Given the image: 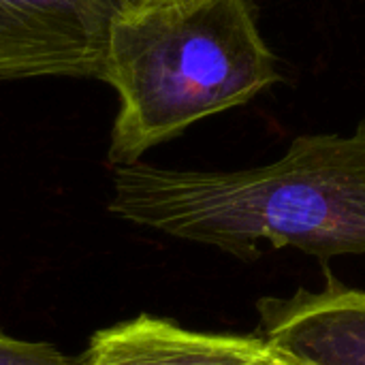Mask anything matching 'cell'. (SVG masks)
Returning a JSON list of instances; mask_svg holds the SVG:
<instances>
[{
    "mask_svg": "<svg viewBox=\"0 0 365 365\" xmlns=\"http://www.w3.org/2000/svg\"><path fill=\"white\" fill-rule=\"evenodd\" d=\"M282 79L248 0H169L115 15L101 81L120 101L109 163L130 165Z\"/></svg>",
    "mask_w": 365,
    "mask_h": 365,
    "instance_id": "2",
    "label": "cell"
},
{
    "mask_svg": "<svg viewBox=\"0 0 365 365\" xmlns=\"http://www.w3.org/2000/svg\"><path fill=\"white\" fill-rule=\"evenodd\" d=\"M267 340L246 334H207L169 319L139 314L96 331L77 365H255Z\"/></svg>",
    "mask_w": 365,
    "mask_h": 365,
    "instance_id": "5",
    "label": "cell"
},
{
    "mask_svg": "<svg viewBox=\"0 0 365 365\" xmlns=\"http://www.w3.org/2000/svg\"><path fill=\"white\" fill-rule=\"evenodd\" d=\"M261 336L302 365H365V291L329 278L321 291L257 302Z\"/></svg>",
    "mask_w": 365,
    "mask_h": 365,
    "instance_id": "4",
    "label": "cell"
},
{
    "mask_svg": "<svg viewBox=\"0 0 365 365\" xmlns=\"http://www.w3.org/2000/svg\"><path fill=\"white\" fill-rule=\"evenodd\" d=\"M158 2H169V0H126V9H139V6H150V4H158Z\"/></svg>",
    "mask_w": 365,
    "mask_h": 365,
    "instance_id": "8",
    "label": "cell"
},
{
    "mask_svg": "<svg viewBox=\"0 0 365 365\" xmlns=\"http://www.w3.org/2000/svg\"><path fill=\"white\" fill-rule=\"evenodd\" d=\"M0 365H77V359L47 342H30L0 331Z\"/></svg>",
    "mask_w": 365,
    "mask_h": 365,
    "instance_id": "6",
    "label": "cell"
},
{
    "mask_svg": "<svg viewBox=\"0 0 365 365\" xmlns=\"http://www.w3.org/2000/svg\"><path fill=\"white\" fill-rule=\"evenodd\" d=\"M255 365H302V364H297V361L289 359L284 353H280V351H276V349H272V346L267 344V351L263 353V357H261V359H259Z\"/></svg>",
    "mask_w": 365,
    "mask_h": 365,
    "instance_id": "7",
    "label": "cell"
},
{
    "mask_svg": "<svg viewBox=\"0 0 365 365\" xmlns=\"http://www.w3.org/2000/svg\"><path fill=\"white\" fill-rule=\"evenodd\" d=\"M109 212L242 261L259 259L261 246L323 261L365 255V118L351 135H302L261 167L115 165Z\"/></svg>",
    "mask_w": 365,
    "mask_h": 365,
    "instance_id": "1",
    "label": "cell"
},
{
    "mask_svg": "<svg viewBox=\"0 0 365 365\" xmlns=\"http://www.w3.org/2000/svg\"><path fill=\"white\" fill-rule=\"evenodd\" d=\"M126 0H0V81L101 79L111 21Z\"/></svg>",
    "mask_w": 365,
    "mask_h": 365,
    "instance_id": "3",
    "label": "cell"
}]
</instances>
